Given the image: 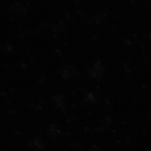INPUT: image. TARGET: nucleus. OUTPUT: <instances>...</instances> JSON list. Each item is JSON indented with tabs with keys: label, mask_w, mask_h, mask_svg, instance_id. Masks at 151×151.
<instances>
[]
</instances>
